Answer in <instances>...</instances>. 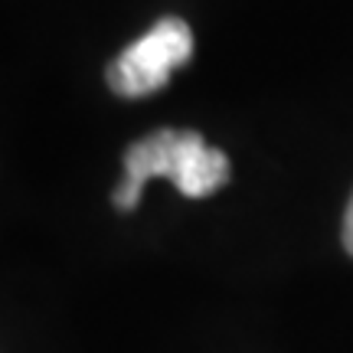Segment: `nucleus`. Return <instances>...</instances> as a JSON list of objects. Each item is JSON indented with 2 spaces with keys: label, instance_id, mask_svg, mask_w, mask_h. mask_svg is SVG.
<instances>
[{
  "label": "nucleus",
  "instance_id": "1",
  "mask_svg": "<svg viewBox=\"0 0 353 353\" xmlns=\"http://www.w3.org/2000/svg\"><path fill=\"white\" fill-rule=\"evenodd\" d=\"M151 176H167L183 196L200 200L229 180V161L219 148H210L203 141L200 131H176V128L154 131L128 148L125 180L114 190V206L121 213H131Z\"/></svg>",
  "mask_w": 353,
  "mask_h": 353
},
{
  "label": "nucleus",
  "instance_id": "3",
  "mask_svg": "<svg viewBox=\"0 0 353 353\" xmlns=\"http://www.w3.org/2000/svg\"><path fill=\"white\" fill-rule=\"evenodd\" d=\"M343 245L353 255V196H350V206H347V216H343Z\"/></svg>",
  "mask_w": 353,
  "mask_h": 353
},
{
  "label": "nucleus",
  "instance_id": "2",
  "mask_svg": "<svg viewBox=\"0 0 353 353\" xmlns=\"http://www.w3.org/2000/svg\"><path fill=\"white\" fill-rule=\"evenodd\" d=\"M193 56V33L183 20L167 17L138 39L131 43L112 65H108V85L125 95V99H141L167 85L174 69L190 63Z\"/></svg>",
  "mask_w": 353,
  "mask_h": 353
}]
</instances>
